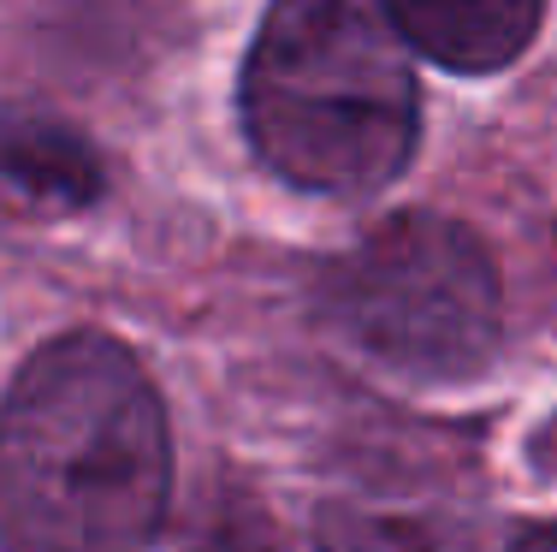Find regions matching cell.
<instances>
[{"instance_id":"obj_1","label":"cell","mask_w":557,"mask_h":552,"mask_svg":"<svg viewBox=\"0 0 557 552\" xmlns=\"http://www.w3.org/2000/svg\"><path fill=\"white\" fill-rule=\"evenodd\" d=\"M172 445L154 380L108 333H65L0 404V541L12 552H149Z\"/></svg>"},{"instance_id":"obj_2","label":"cell","mask_w":557,"mask_h":552,"mask_svg":"<svg viewBox=\"0 0 557 552\" xmlns=\"http://www.w3.org/2000/svg\"><path fill=\"white\" fill-rule=\"evenodd\" d=\"M237 101L261 161L326 196L397 179L421 125L404 36L380 0H273Z\"/></svg>"},{"instance_id":"obj_3","label":"cell","mask_w":557,"mask_h":552,"mask_svg":"<svg viewBox=\"0 0 557 552\" xmlns=\"http://www.w3.org/2000/svg\"><path fill=\"white\" fill-rule=\"evenodd\" d=\"M321 309L397 375L462 380L498 345V268L457 220L397 214L326 268Z\"/></svg>"},{"instance_id":"obj_4","label":"cell","mask_w":557,"mask_h":552,"mask_svg":"<svg viewBox=\"0 0 557 552\" xmlns=\"http://www.w3.org/2000/svg\"><path fill=\"white\" fill-rule=\"evenodd\" d=\"M386 24L445 72H504L540 36L546 0H380Z\"/></svg>"},{"instance_id":"obj_5","label":"cell","mask_w":557,"mask_h":552,"mask_svg":"<svg viewBox=\"0 0 557 552\" xmlns=\"http://www.w3.org/2000/svg\"><path fill=\"white\" fill-rule=\"evenodd\" d=\"M0 184L48 214H77L101 196V155L84 131L48 113H0Z\"/></svg>"},{"instance_id":"obj_6","label":"cell","mask_w":557,"mask_h":552,"mask_svg":"<svg viewBox=\"0 0 557 552\" xmlns=\"http://www.w3.org/2000/svg\"><path fill=\"white\" fill-rule=\"evenodd\" d=\"M321 552H469V535L416 499H333Z\"/></svg>"},{"instance_id":"obj_7","label":"cell","mask_w":557,"mask_h":552,"mask_svg":"<svg viewBox=\"0 0 557 552\" xmlns=\"http://www.w3.org/2000/svg\"><path fill=\"white\" fill-rule=\"evenodd\" d=\"M196 552H285V541H278V529L249 499H225L214 511V523L202 529V547Z\"/></svg>"},{"instance_id":"obj_8","label":"cell","mask_w":557,"mask_h":552,"mask_svg":"<svg viewBox=\"0 0 557 552\" xmlns=\"http://www.w3.org/2000/svg\"><path fill=\"white\" fill-rule=\"evenodd\" d=\"M510 552H557V529H528Z\"/></svg>"}]
</instances>
